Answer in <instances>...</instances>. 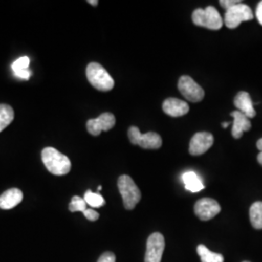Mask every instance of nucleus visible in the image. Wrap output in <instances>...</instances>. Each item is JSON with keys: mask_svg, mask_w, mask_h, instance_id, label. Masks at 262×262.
<instances>
[{"mask_svg": "<svg viewBox=\"0 0 262 262\" xmlns=\"http://www.w3.org/2000/svg\"><path fill=\"white\" fill-rule=\"evenodd\" d=\"M14 117L15 114L11 106L6 104H0V132L4 130L13 122Z\"/></svg>", "mask_w": 262, "mask_h": 262, "instance_id": "a211bd4d", "label": "nucleus"}, {"mask_svg": "<svg viewBox=\"0 0 262 262\" xmlns=\"http://www.w3.org/2000/svg\"><path fill=\"white\" fill-rule=\"evenodd\" d=\"M42 161L49 172L56 176H63L71 170L70 159L66 155L51 147L42 150Z\"/></svg>", "mask_w": 262, "mask_h": 262, "instance_id": "f257e3e1", "label": "nucleus"}, {"mask_svg": "<svg viewBox=\"0 0 262 262\" xmlns=\"http://www.w3.org/2000/svg\"><path fill=\"white\" fill-rule=\"evenodd\" d=\"M214 144V136L209 132H198L194 134L189 143V154L200 156L205 154Z\"/></svg>", "mask_w": 262, "mask_h": 262, "instance_id": "9b49d317", "label": "nucleus"}, {"mask_svg": "<svg viewBox=\"0 0 262 262\" xmlns=\"http://www.w3.org/2000/svg\"><path fill=\"white\" fill-rule=\"evenodd\" d=\"M128 138L131 144L138 145L143 149H159L162 145V139L158 133H142L136 126H131L128 129Z\"/></svg>", "mask_w": 262, "mask_h": 262, "instance_id": "39448f33", "label": "nucleus"}, {"mask_svg": "<svg viewBox=\"0 0 262 262\" xmlns=\"http://www.w3.org/2000/svg\"><path fill=\"white\" fill-rule=\"evenodd\" d=\"M84 199L88 205L94 208H99L105 204V200L102 195H100L98 192H93L91 190H88L84 193Z\"/></svg>", "mask_w": 262, "mask_h": 262, "instance_id": "412c9836", "label": "nucleus"}, {"mask_svg": "<svg viewBox=\"0 0 262 262\" xmlns=\"http://www.w3.org/2000/svg\"><path fill=\"white\" fill-rule=\"evenodd\" d=\"M101 189H102V187H101V186H99V187H97V190H98V191H100Z\"/></svg>", "mask_w": 262, "mask_h": 262, "instance_id": "7c9ffc66", "label": "nucleus"}, {"mask_svg": "<svg viewBox=\"0 0 262 262\" xmlns=\"http://www.w3.org/2000/svg\"><path fill=\"white\" fill-rule=\"evenodd\" d=\"M234 105L238 111L243 113L249 119H253L255 117L256 112L253 108V103L251 95L247 92H240L236 95L234 99Z\"/></svg>", "mask_w": 262, "mask_h": 262, "instance_id": "4468645a", "label": "nucleus"}, {"mask_svg": "<svg viewBox=\"0 0 262 262\" xmlns=\"http://www.w3.org/2000/svg\"><path fill=\"white\" fill-rule=\"evenodd\" d=\"M244 262H249V261H244Z\"/></svg>", "mask_w": 262, "mask_h": 262, "instance_id": "2f4dec72", "label": "nucleus"}, {"mask_svg": "<svg viewBox=\"0 0 262 262\" xmlns=\"http://www.w3.org/2000/svg\"><path fill=\"white\" fill-rule=\"evenodd\" d=\"M116 123V118L112 113H103L98 118L89 120L86 122V129L94 135L98 136L102 131L112 129Z\"/></svg>", "mask_w": 262, "mask_h": 262, "instance_id": "1a4fd4ad", "label": "nucleus"}, {"mask_svg": "<svg viewBox=\"0 0 262 262\" xmlns=\"http://www.w3.org/2000/svg\"><path fill=\"white\" fill-rule=\"evenodd\" d=\"M182 179H183V182L185 184L186 188L191 192H199L200 190L204 189V187H205L201 179L198 177V175L195 172H192V171L186 172L185 174H183Z\"/></svg>", "mask_w": 262, "mask_h": 262, "instance_id": "dca6fc26", "label": "nucleus"}, {"mask_svg": "<svg viewBox=\"0 0 262 262\" xmlns=\"http://www.w3.org/2000/svg\"><path fill=\"white\" fill-rule=\"evenodd\" d=\"M230 116L233 118V126H232V136L235 139H240L243 136L244 132L249 131L252 127L250 119L245 116L240 111H233L230 113Z\"/></svg>", "mask_w": 262, "mask_h": 262, "instance_id": "f8f14e48", "label": "nucleus"}, {"mask_svg": "<svg viewBox=\"0 0 262 262\" xmlns=\"http://www.w3.org/2000/svg\"><path fill=\"white\" fill-rule=\"evenodd\" d=\"M255 16L258 19L259 24L262 26V1H260L256 7V11H255Z\"/></svg>", "mask_w": 262, "mask_h": 262, "instance_id": "a878e982", "label": "nucleus"}, {"mask_svg": "<svg viewBox=\"0 0 262 262\" xmlns=\"http://www.w3.org/2000/svg\"><path fill=\"white\" fill-rule=\"evenodd\" d=\"M240 3H242V2L239 1V0H221V1H220L221 6H222L223 8H225V11L232 8L233 6L237 5V4H240Z\"/></svg>", "mask_w": 262, "mask_h": 262, "instance_id": "b1692460", "label": "nucleus"}, {"mask_svg": "<svg viewBox=\"0 0 262 262\" xmlns=\"http://www.w3.org/2000/svg\"><path fill=\"white\" fill-rule=\"evenodd\" d=\"M88 3L92 4L93 6H96V5L98 4V1H97V0H94V1H93V0H89V1H88Z\"/></svg>", "mask_w": 262, "mask_h": 262, "instance_id": "cd10ccee", "label": "nucleus"}, {"mask_svg": "<svg viewBox=\"0 0 262 262\" xmlns=\"http://www.w3.org/2000/svg\"><path fill=\"white\" fill-rule=\"evenodd\" d=\"M24 194L19 188H10L0 195V208L3 210H10L19 205L23 201Z\"/></svg>", "mask_w": 262, "mask_h": 262, "instance_id": "2eb2a0df", "label": "nucleus"}, {"mask_svg": "<svg viewBox=\"0 0 262 262\" xmlns=\"http://www.w3.org/2000/svg\"><path fill=\"white\" fill-rule=\"evenodd\" d=\"M222 125H223V127H224V128H226V127L229 125V122H223V123H222Z\"/></svg>", "mask_w": 262, "mask_h": 262, "instance_id": "c756f323", "label": "nucleus"}, {"mask_svg": "<svg viewBox=\"0 0 262 262\" xmlns=\"http://www.w3.org/2000/svg\"><path fill=\"white\" fill-rule=\"evenodd\" d=\"M86 203L84 198L80 196H73L71 203L69 204V211L70 212H82L84 213L86 210Z\"/></svg>", "mask_w": 262, "mask_h": 262, "instance_id": "4be33fe9", "label": "nucleus"}, {"mask_svg": "<svg viewBox=\"0 0 262 262\" xmlns=\"http://www.w3.org/2000/svg\"><path fill=\"white\" fill-rule=\"evenodd\" d=\"M221 212L220 204L212 198H202L194 205V213L201 221H210Z\"/></svg>", "mask_w": 262, "mask_h": 262, "instance_id": "9d476101", "label": "nucleus"}, {"mask_svg": "<svg viewBox=\"0 0 262 262\" xmlns=\"http://www.w3.org/2000/svg\"><path fill=\"white\" fill-rule=\"evenodd\" d=\"M253 19V13L252 9L248 5L240 3L225 11L224 24L226 28L233 29L237 28L241 23L252 20Z\"/></svg>", "mask_w": 262, "mask_h": 262, "instance_id": "423d86ee", "label": "nucleus"}, {"mask_svg": "<svg viewBox=\"0 0 262 262\" xmlns=\"http://www.w3.org/2000/svg\"><path fill=\"white\" fill-rule=\"evenodd\" d=\"M86 78L91 84L100 92H109L114 88V80L103 66L92 62L86 67Z\"/></svg>", "mask_w": 262, "mask_h": 262, "instance_id": "f03ea898", "label": "nucleus"}, {"mask_svg": "<svg viewBox=\"0 0 262 262\" xmlns=\"http://www.w3.org/2000/svg\"><path fill=\"white\" fill-rule=\"evenodd\" d=\"M97 262H116V255L111 252L104 253Z\"/></svg>", "mask_w": 262, "mask_h": 262, "instance_id": "393cba45", "label": "nucleus"}, {"mask_svg": "<svg viewBox=\"0 0 262 262\" xmlns=\"http://www.w3.org/2000/svg\"><path fill=\"white\" fill-rule=\"evenodd\" d=\"M118 187L122 197L123 206L126 210H133L140 202L141 191L128 175H122L118 180Z\"/></svg>", "mask_w": 262, "mask_h": 262, "instance_id": "7ed1b4c3", "label": "nucleus"}, {"mask_svg": "<svg viewBox=\"0 0 262 262\" xmlns=\"http://www.w3.org/2000/svg\"><path fill=\"white\" fill-rule=\"evenodd\" d=\"M83 214L91 222H95L99 219V214L96 211H94V209H86Z\"/></svg>", "mask_w": 262, "mask_h": 262, "instance_id": "5701e85b", "label": "nucleus"}, {"mask_svg": "<svg viewBox=\"0 0 262 262\" xmlns=\"http://www.w3.org/2000/svg\"><path fill=\"white\" fill-rule=\"evenodd\" d=\"M29 63H30V59L28 56H23L18 58L12 64V69L14 71L15 76H17L19 79L28 80L31 76V71H29L28 69Z\"/></svg>", "mask_w": 262, "mask_h": 262, "instance_id": "f3484780", "label": "nucleus"}, {"mask_svg": "<svg viewBox=\"0 0 262 262\" xmlns=\"http://www.w3.org/2000/svg\"><path fill=\"white\" fill-rule=\"evenodd\" d=\"M192 21L197 27L212 30H219L223 28L224 25V19H222L217 10L213 6H208L205 9L193 11Z\"/></svg>", "mask_w": 262, "mask_h": 262, "instance_id": "20e7f679", "label": "nucleus"}, {"mask_svg": "<svg viewBox=\"0 0 262 262\" xmlns=\"http://www.w3.org/2000/svg\"><path fill=\"white\" fill-rule=\"evenodd\" d=\"M178 89L183 96L191 102H199L204 98L203 89L189 76H182L178 82Z\"/></svg>", "mask_w": 262, "mask_h": 262, "instance_id": "0eeeda50", "label": "nucleus"}, {"mask_svg": "<svg viewBox=\"0 0 262 262\" xmlns=\"http://www.w3.org/2000/svg\"><path fill=\"white\" fill-rule=\"evenodd\" d=\"M257 160H258V162H259V163L262 165V151H260V154L258 155V157H257Z\"/></svg>", "mask_w": 262, "mask_h": 262, "instance_id": "c85d7f7f", "label": "nucleus"}, {"mask_svg": "<svg viewBox=\"0 0 262 262\" xmlns=\"http://www.w3.org/2000/svg\"><path fill=\"white\" fill-rule=\"evenodd\" d=\"M164 249H165L164 237L159 232L152 233L148 238V241H147L145 262H161Z\"/></svg>", "mask_w": 262, "mask_h": 262, "instance_id": "6e6552de", "label": "nucleus"}, {"mask_svg": "<svg viewBox=\"0 0 262 262\" xmlns=\"http://www.w3.org/2000/svg\"><path fill=\"white\" fill-rule=\"evenodd\" d=\"M256 147H257V149L262 151V138L261 139H259V140L257 141V143H256Z\"/></svg>", "mask_w": 262, "mask_h": 262, "instance_id": "bb28decb", "label": "nucleus"}, {"mask_svg": "<svg viewBox=\"0 0 262 262\" xmlns=\"http://www.w3.org/2000/svg\"><path fill=\"white\" fill-rule=\"evenodd\" d=\"M162 109L171 117H182L187 115L189 111V106L187 102L177 99V98H168L162 104Z\"/></svg>", "mask_w": 262, "mask_h": 262, "instance_id": "ddd939ff", "label": "nucleus"}, {"mask_svg": "<svg viewBox=\"0 0 262 262\" xmlns=\"http://www.w3.org/2000/svg\"><path fill=\"white\" fill-rule=\"evenodd\" d=\"M250 220L253 228L262 229V202H254L250 209Z\"/></svg>", "mask_w": 262, "mask_h": 262, "instance_id": "aec40b11", "label": "nucleus"}, {"mask_svg": "<svg viewBox=\"0 0 262 262\" xmlns=\"http://www.w3.org/2000/svg\"><path fill=\"white\" fill-rule=\"evenodd\" d=\"M197 253L201 258V262H224L225 260L221 253L211 252L204 245H199L197 247Z\"/></svg>", "mask_w": 262, "mask_h": 262, "instance_id": "6ab92c4d", "label": "nucleus"}]
</instances>
